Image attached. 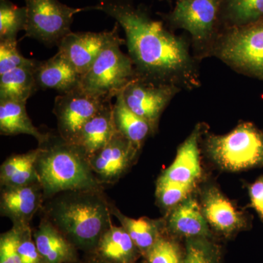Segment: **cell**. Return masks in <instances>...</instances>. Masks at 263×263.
Returning a JSON list of instances; mask_svg holds the SVG:
<instances>
[{"label": "cell", "instance_id": "cell-22", "mask_svg": "<svg viewBox=\"0 0 263 263\" xmlns=\"http://www.w3.org/2000/svg\"><path fill=\"white\" fill-rule=\"evenodd\" d=\"M39 148L7 158L0 167L1 187H17L39 182L36 170Z\"/></svg>", "mask_w": 263, "mask_h": 263}, {"label": "cell", "instance_id": "cell-15", "mask_svg": "<svg viewBox=\"0 0 263 263\" xmlns=\"http://www.w3.org/2000/svg\"><path fill=\"white\" fill-rule=\"evenodd\" d=\"M110 101L111 100H106L98 113L86 123L78 138L75 145L88 160L106 146L117 133Z\"/></svg>", "mask_w": 263, "mask_h": 263}, {"label": "cell", "instance_id": "cell-13", "mask_svg": "<svg viewBox=\"0 0 263 263\" xmlns=\"http://www.w3.org/2000/svg\"><path fill=\"white\" fill-rule=\"evenodd\" d=\"M1 189V215L9 218L15 226H29L45 199L41 183Z\"/></svg>", "mask_w": 263, "mask_h": 263}, {"label": "cell", "instance_id": "cell-23", "mask_svg": "<svg viewBox=\"0 0 263 263\" xmlns=\"http://www.w3.org/2000/svg\"><path fill=\"white\" fill-rule=\"evenodd\" d=\"M116 98L117 100L113 105V118L116 129L118 133L140 149L146 138L155 132L149 123L128 108L122 92L119 93Z\"/></svg>", "mask_w": 263, "mask_h": 263}, {"label": "cell", "instance_id": "cell-32", "mask_svg": "<svg viewBox=\"0 0 263 263\" xmlns=\"http://www.w3.org/2000/svg\"><path fill=\"white\" fill-rule=\"evenodd\" d=\"M13 226L18 228V252L22 263H43L29 224Z\"/></svg>", "mask_w": 263, "mask_h": 263}, {"label": "cell", "instance_id": "cell-2", "mask_svg": "<svg viewBox=\"0 0 263 263\" xmlns=\"http://www.w3.org/2000/svg\"><path fill=\"white\" fill-rule=\"evenodd\" d=\"M46 216L77 249L92 254L111 221L101 189L63 192L51 197Z\"/></svg>", "mask_w": 263, "mask_h": 263}, {"label": "cell", "instance_id": "cell-6", "mask_svg": "<svg viewBox=\"0 0 263 263\" xmlns=\"http://www.w3.org/2000/svg\"><path fill=\"white\" fill-rule=\"evenodd\" d=\"M124 43L118 34L105 46L89 70L81 76V89L96 98L111 100L137 79L130 57L121 49Z\"/></svg>", "mask_w": 263, "mask_h": 263}, {"label": "cell", "instance_id": "cell-25", "mask_svg": "<svg viewBox=\"0 0 263 263\" xmlns=\"http://www.w3.org/2000/svg\"><path fill=\"white\" fill-rule=\"evenodd\" d=\"M34 68L19 67L0 75V100L27 102L38 90L34 79Z\"/></svg>", "mask_w": 263, "mask_h": 263}, {"label": "cell", "instance_id": "cell-16", "mask_svg": "<svg viewBox=\"0 0 263 263\" xmlns=\"http://www.w3.org/2000/svg\"><path fill=\"white\" fill-rule=\"evenodd\" d=\"M33 238L43 263L77 262L78 249L47 218L41 219Z\"/></svg>", "mask_w": 263, "mask_h": 263}, {"label": "cell", "instance_id": "cell-29", "mask_svg": "<svg viewBox=\"0 0 263 263\" xmlns=\"http://www.w3.org/2000/svg\"><path fill=\"white\" fill-rule=\"evenodd\" d=\"M194 187L193 184L164 181L158 180L156 196L162 207L170 209L176 206L188 198Z\"/></svg>", "mask_w": 263, "mask_h": 263}, {"label": "cell", "instance_id": "cell-21", "mask_svg": "<svg viewBox=\"0 0 263 263\" xmlns=\"http://www.w3.org/2000/svg\"><path fill=\"white\" fill-rule=\"evenodd\" d=\"M207 220L196 200L189 197L170 216L171 231L187 238H207L210 234Z\"/></svg>", "mask_w": 263, "mask_h": 263}, {"label": "cell", "instance_id": "cell-17", "mask_svg": "<svg viewBox=\"0 0 263 263\" xmlns=\"http://www.w3.org/2000/svg\"><path fill=\"white\" fill-rule=\"evenodd\" d=\"M199 138L200 127L197 126L179 147L174 162L158 180L194 185L201 175Z\"/></svg>", "mask_w": 263, "mask_h": 263}, {"label": "cell", "instance_id": "cell-27", "mask_svg": "<svg viewBox=\"0 0 263 263\" xmlns=\"http://www.w3.org/2000/svg\"><path fill=\"white\" fill-rule=\"evenodd\" d=\"M27 8L18 7L10 0H0V41L16 40L17 34L25 30Z\"/></svg>", "mask_w": 263, "mask_h": 263}, {"label": "cell", "instance_id": "cell-19", "mask_svg": "<svg viewBox=\"0 0 263 263\" xmlns=\"http://www.w3.org/2000/svg\"><path fill=\"white\" fill-rule=\"evenodd\" d=\"M202 210L208 222L224 234H230L245 226L243 216L216 189L205 194Z\"/></svg>", "mask_w": 263, "mask_h": 263}, {"label": "cell", "instance_id": "cell-4", "mask_svg": "<svg viewBox=\"0 0 263 263\" xmlns=\"http://www.w3.org/2000/svg\"><path fill=\"white\" fill-rule=\"evenodd\" d=\"M212 56L239 73L263 81V20L221 31Z\"/></svg>", "mask_w": 263, "mask_h": 263}, {"label": "cell", "instance_id": "cell-30", "mask_svg": "<svg viewBox=\"0 0 263 263\" xmlns=\"http://www.w3.org/2000/svg\"><path fill=\"white\" fill-rule=\"evenodd\" d=\"M38 62L26 58L19 52L17 40L0 41V75L19 67H35Z\"/></svg>", "mask_w": 263, "mask_h": 263}, {"label": "cell", "instance_id": "cell-33", "mask_svg": "<svg viewBox=\"0 0 263 263\" xmlns=\"http://www.w3.org/2000/svg\"><path fill=\"white\" fill-rule=\"evenodd\" d=\"M18 228L13 226L0 236V263H22L18 252Z\"/></svg>", "mask_w": 263, "mask_h": 263}, {"label": "cell", "instance_id": "cell-10", "mask_svg": "<svg viewBox=\"0 0 263 263\" xmlns=\"http://www.w3.org/2000/svg\"><path fill=\"white\" fill-rule=\"evenodd\" d=\"M180 90L173 85L155 84L137 78L122 94L128 108L149 123L155 133L162 112Z\"/></svg>", "mask_w": 263, "mask_h": 263}, {"label": "cell", "instance_id": "cell-20", "mask_svg": "<svg viewBox=\"0 0 263 263\" xmlns=\"http://www.w3.org/2000/svg\"><path fill=\"white\" fill-rule=\"evenodd\" d=\"M27 102L0 100V133L2 136L25 134L34 137L38 144L47 141L50 134L34 126L26 108Z\"/></svg>", "mask_w": 263, "mask_h": 263}, {"label": "cell", "instance_id": "cell-7", "mask_svg": "<svg viewBox=\"0 0 263 263\" xmlns=\"http://www.w3.org/2000/svg\"><path fill=\"white\" fill-rule=\"evenodd\" d=\"M207 152L216 163L232 171L263 166V132L243 122L224 136H210Z\"/></svg>", "mask_w": 263, "mask_h": 263}, {"label": "cell", "instance_id": "cell-11", "mask_svg": "<svg viewBox=\"0 0 263 263\" xmlns=\"http://www.w3.org/2000/svg\"><path fill=\"white\" fill-rule=\"evenodd\" d=\"M118 34V23L112 30L105 32H72L58 43V52L82 76L92 66L105 46Z\"/></svg>", "mask_w": 263, "mask_h": 263}, {"label": "cell", "instance_id": "cell-8", "mask_svg": "<svg viewBox=\"0 0 263 263\" xmlns=\"http://www.w3.org/2000/svg\"><path fill=\"white\" fill-rule=\"evenodd\" d=\"M27 8L25 36L48 46L58 45L72 32L74 15L89 7L71 8L58 0H24Z\"/></svg>", "mask_w": 263, "mask_h": 263}, {"label": "cell", "instance_id": "cell-26", "mask_svg": "<svg viewBox=\"0 0 263 263\" xmlns=\"http://www.w3.org/2000/svg\"><path fill=\"white\" fill-rule=\"evenodd\" d=\"M263 20V0H223L220 23L224 29L243 27Z\"/></svg>", "mask_w": 263, "mask_h": 263}, {"label": "cell", "instance_id": "cell-12", "mask_svg": "<svg viewBox=\"0 0 263 263\" xmlns=\"http://www.w3.org/2000/svg\"><path fill=\"white\" fill-rule=\"evenodd\" d=\"M139 150L117 132L106 146L89 159L99 182H117L130 167Z\"/></svg>", "mask_w": 263, "mask_h": 263}, {"label": "cell", "instance_id": "cell-5", "mask_svg": "<svg viewBox=\"0 0 263 263\" xmlns=\"http://www.w3.org/2000/svg\"><path fill=\"white\" fill-rule=\"evenodd\" d=\"M223 0H177L174 9L163 18L173 28L190 33L196 59L212 56L220 34Z\"/></svg>", "mask_w": 263, "mask_h": 263}, {"label": "cell", "instance_id": "cell-36", "mask_svg": "<svg viewBox=\"0 0 263 263\" xmlns=\"http://www.w3.org/2000/svg\"><path fill=\"white\" fill-rule=\"evenodd\" d=\"M98 3H101V2L105 1V0H98Z\"/></svg>", "mask_w": 263, "mask_h": 263}, {"label": "cell", "instance_id": "cell-34", "mask_svg": "<svg viewBox=\"0 0 263 263\" xmlns=\"http://www.w3.org/2000/svg\"><path fill=\"white\" fill-rule=\"evenodd\" d=\"M249 193L252 206L263 221V176L250 185Z\"/></svg>", "mask_w": 263, "mask_h": 263}, {"label": "cell", "instance_id": "cell-37", "mask_svg": "<svg viewBox=\"0 0 263 263\" xmlns=\"http://www.w3.org/2000/svg\"><path fill=\"white\" fill-rule=\"evenodd\" d=\"M160 1H163V0H160Z\"/></svg>", "mask_w": 263, "mask_h": 263}, {"label": "cell", "instance_id": "cell-35", "mask_svg": "<svg viewBox=\"0 0 263 263\" xmlns=\"http://www.w3.org/2000/svg\"><path fill=\"white\" fill-rule=\"evenodd\" d=\"M91 263H110L107 262H104V261L100 260V259H95Z\"/></svg>", "mask_w": 263, "mask_h": 263}, {"label": "cell", "instance_id": "cell-14", "mask_svg": "<svg viewBox=\"0 0 263 263\" xmlns=\"http://www.w3.org/2000/svg\"><path fill=\"white\" fill-rule=\"evenodd\" d=\"M38 90H56L60 94L80 86L81 76L60 52L44 61H39L34 70Z\"/></svg>", "mask_w": 263, "mask_h": 263}, {"label": "cell", "instance_id": "cell-24", "mask_svg": "<svg viewBox=\"0 0 263 263\" xmlns=\"http://www.w3.org/2000/svg\"><path fill=\"white\" fill-rule=\"evenodd\" d=\"M112 215L115 216L132 240L144 257L162 235L161 221L146 217L136 219L123 214L114 205H110Z\"/></svg>", "mask_w": 263, "mask_h": 263}, {"label": "cell", "instance_id": "cell-1", "mask_svg": "<svg viewBox=\"0 0 263 263\" xmlns=\"http://www.w3.org/2000/svg\"><path fill=\"white\" fill-rule=\"evenodd\" d=\"M91 8L112 17L124 29L138 79L181 89L200 86L196 58L190 54L187 41L154 20L144 7L136 8L131 0H105Z\"/></svg>", "mask_w": 263, "mask_h": 263}, {"label": "cell", "instance_id": "cell-28", "mask_svg": "<svg viewBox=\"0 0 263 263\" xmlns=\"http://www.w3.org/2000/svg\"><path fill=\"white\" fill-rule=\"evenodd\" d=\"M219 253L207 238H187L183 263H218Z\"/></svg>", "mask_w": 263, "mask_h": 263}, {"label": "cell", "instance_id": "cell-31", "mask_svg": "<svg viewBox=\"0 0 263 263\" xmlns=\"http://www.w3.org/2000/svg\"><path fill=\"white\" fill-rule=\"evenodd\" d=\"M144 257L148 263H183V261L179 245L162 235Z\"/></svg>", "mask_w": 263, "mask_h": 263}, {"label": "cell", "instance_id": "cell-3", "mask_svg": "<svg viewBox=\"0 0 263 263\" xmlns=\"http://www.w3.org/2000/svg\"><path fill=\"white\" fill-rule=\"evenodd\" d=\"M38 148L35 166L45 199L63 192L101 187L89 160L76 145L50 134Z\"/></svg>", "mask_w": 263, "mask_h": 263}, {"label": "cell", "instance_id": "cell-18", "mask_svg": "<svg viewBox=\"0 0 263 263\" xmlns=\"http://www.w3.org/2000/svg\"><path fill=\"white\" fill-rule=\"evenodd\" d=\"M92 254L95 259L110 263H136L141 255L126 230L113 223L102 235Z\"/></svg>", "mask_w": 263, "mask_h": 263}, {"label": "cell", "instance_id": "cell-9", "mask_svg": "<svg viewBox=\"0 0 263 263\" xmlns=\"http://www.w3.org/2000/svg\"><path fill=\"white\" fill-rule=\"evenodd\" d=\"M106 100H108L88 94L80 86L57 96L53 113L62 139L76 144L83 127L98 113Z\"/></svg>", "mask_w": 263, "mask_h": 263}]
</instances>
